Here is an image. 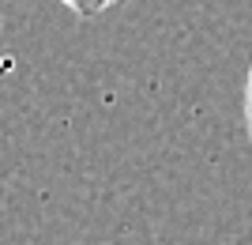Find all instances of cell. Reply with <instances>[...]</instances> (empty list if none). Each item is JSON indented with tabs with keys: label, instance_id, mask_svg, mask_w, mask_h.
<instances>
[{
	"label": "cell",
	"instance_id": "1",
	"mask_svg": "<svg viewBox=\"0 0 252 245\" xmlns=\"http://www.w3.org/2000/svg\"><path fill=\"white\" fill-rule=\"evenodd\" d=\"M64 4H68V8H72L75 15H79V19H91V15L105 11L109 4H113V0H64Z\"/></svg>",
	"mask_w": 252,
	"mask_h": 245
},
{
	"label": "cell",
	"instance_id": "2",
	"mask_svg": "<svg viewBox=\"0 0 252 245\" xmlns=\"http://www.w3.org/2000/svg\"><path fill=\"white\" fill-rule=\"evenodd\" d=\"M245 125H249V140H252V64H249V79H245Z\"/></svg>",
	"mask_w": 252,
	"mask_h": 245
}]
</instances>
